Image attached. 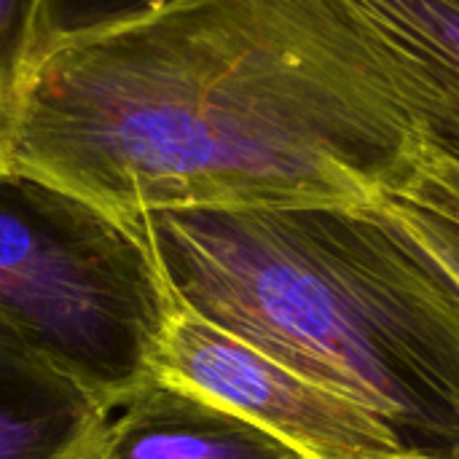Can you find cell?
Listing matches in <instances>:
<instances>
[{
  "label": "cell",
  "instance_id": "obj_3",
  "mask_svg": "<svg viewBox=\"0 0 459 459\" xmlns=\"http://www.w3.org/2000/svg\"><path fill=\"white\" fill-rule=\"evenodd\" d=\"M175 312L132 218L0 167L3 331L116 411L156 374Z\"/></svg>",
  "mask_w": 459,
  "mask_h": 459
},
{
  "label": "cell",
  "instance_id": "obj_4",
  "mask_svg": "<svg viewBox=\"0 0 459 459\" xmlns=\"http://www.w3.org/2000/svg\"><path fill=\"white\" fill-rule=\"evenodd\" d=\"M156 374L242 414L304 459H409L414 452L368 409L304 379L178 309Z\"/></svg>",
  "mask_w": 459,
  "mask_h": 459
},
{
  "label": "cell",
  "instance_id": "obj_1",
  "mask_svg": "<svg viewBox=\"0 0 459 459\" xmlns=\"http://www.w3.org/2000/svg\"><path fill=\"white\" fill-rule=\"evenodd\" d=\"M420 148L339 0H175L40 46L8 164L137 218L374 204Z\"/></svg>",
  "mask_w": 459,
  "mask_h": 459
},
{
  "label": "cell",
  "instance_id": "obj_9",
  "mask_svg": "<svg viewBox=\"0 0 459 459\" xmlns=\"http://www.w3.org/2000/svg\"><path fill=\"white\" fill-rule=\"evenodd\" d=\"M169 3L175 0H38V48L145 16Z\"/></svg>",
  "mask_w": 459,
  "mask_h": 459
},
{
  "label": "cell",
  "instance_id": "obj_2",
  "mask_svg": "<svg viewBox=\"0 0 459 459\" xmlns=\"http://www.w3.org/2000/svg\"><path fill=\"white\" fill-rule=\"evenodd\" d=\"M172 304L368 409L414 452L459 446V285L379 199L132 218Z\"/></svg>",
  "mask_w": 459,
  "mask_h": 459
},
{
  "label": "cell",
  "instance_id": "obj_5",
  "mask_svg": "<svg viewBox=\"0 0 459 459\" xmlns=\"http://www.w3.org/2000/svg\"><path fill=\"white\" fill-rule=\"evenodd\" d=\"M422 148L459 164V0H339Z\"/></svg>",
  "mask_w": 459,
  "mask_h": 459
},
{
  "label": "cell",
  "instance_id": "obj_10",
  "mask_svg": "<svg viewBox=\"0 0 459 459\" xmlns=\"http://www.w3.org/2000/svg\"><path fill=\"white\" fill-rule=\"evenodd\" d=\"M382 196L403 199L459 229V164L430 148H420L406 175Z\"/></svg>",
  "mask_w": 459,
  "mask_h": 459
},
{
  "label": "cell",
  "instance_id": "obj_7",
  "mask_svg": "<svg viewBox=\"0 0 459 459\" xmlns=\"http://www.w3.org/2000/svg\"><path fill=\"white\" fill-rule=\"evenodd\" d=\"M110 409L0 328V459H100Z\"/></svg>",
  "mask_w": 459,
  "mask_h": 459
},
{
  "label": "cell",
  "instance_id": "obj_12",
  "mask_svg": "<svg viewBox=\"0 0 459 459\" xmlns=\"http://www.w3.org/2000/svg\"><path fill=\"white\" fill-rule=\"evenodd\" d=\"M409 459H459V446L452 452H444V455H414Z\"/></svg>",
  "mask_w": 459,
  "mask_h": 459
},
{
  "label": "cell",
  "instance_id": "obj_6",
  "mask_svg": "<svg viewBox=\"0 0 459 459\" xmlns=\"http://www.w3.org/2000/svg\"><path fill=\"white\" fill-rule=\"evenodd\" d=\"M100 459H304L229 406L153 374L108 425Z\"/></svg>",
  "mask_w": 459,
  "mask_h": 459
},
{
  "label": "cell",
  "instance_id": "obj_11",
  "mask_svg": "<svg viewBox=\"0 0 459 459\" xmlns=\"http://www.w3.org/2000/svg\"><path fill=\"white\" fill-rule=\"evenodd\" d=\"M398 218L401 223L430 250V255L457 280L459 285V229L425 212L422 207H414L403 199L395 196H385L382 199Z\"/></svg>",
  "mask_w": 459,
  "mask_h": 459
},
{
  "label": "cell",
  "instance_id": "obj_8",
  "mask_svg": "<svg viewBox=\"0 0 459 459\" xmlns=\"http://www.w3.org/2000/svg\"><path fill=\"white\" fill-rule=\"evenodd\" d=\"M35 51L38 0H0V167L8 164L16 100Z\"/></svg>",
  "mask_w": 459,
  "mask_h": 459
}]
</instances>
